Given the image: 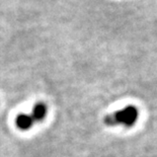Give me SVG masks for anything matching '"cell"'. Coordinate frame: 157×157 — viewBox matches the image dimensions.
<instances>
[{"mask_svg":"<svg viewBox=\"0 0 157 157\" xmlns=\"http://www.w3.org/2000/svg\"><path fill=\"white\" fill-rule=\"evenodd\" d=\"M47 113H48V105H47L45 102L39 101L35 105L31 116L33 117V119H34L35 123L43 122L47 117Z\"/></svg>","mask_w":157,"mask_h":157,"instance_id":"3957f363","label":"cell"},{"mask_svg":"<svg viewBox=\"0 0 157 157\" xmlns=\"http://www.w3.org/2000/svg\"><path fill=\"white\" fill-rule=\"evenodd\" d=\"M35 121L31 115H26V113H21L16 117L15 119V125L16 127L21 130V131H29L34 126Z\"/></svg>","mask_w":157,"mask_h":157,"instance_id":"7a4b0ae2","label":"cell"},{"mask_svg":"<svg viewBox=\"0 0 157 157\" xmlns=\"http://www.w3.org/2000/svg\"><path fill=\"white\" fill-rule=\"evenodd\" d=\"M139 119V109L135 105H127L111 115H108L103 119L105 126L115 127L124 126L127 129L134 127Z\"/></svg>","mask_w":157,"mask_h":157,"instance_id":"6da1fadb","label":"cell"}]
</instances>
